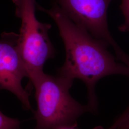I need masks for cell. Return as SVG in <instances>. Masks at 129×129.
Listing matches in <instances>:
<instances>
[{
	"label": "cell",
	"instance_id": "obj_10",
	"mask_svg": "<svg viewBox=\"0 0 129 129\" xmlns=\"http://www.w3.org/2000/svg\"><path fill=\"white\" fill-rule=\"evenodd\" d=\"M69 129V128H62V129Z\"/></svg>",
	"mask_w": 129,
	"mask_h": 129
},
{
	"label": "cell",
	"instance_id": "obj_4",
	"mask_svg": "<svg viewBox=\"0 0 129 129\" xmlns=\"http://www.w3.org/2000/svg\"><path fill=\"white\" fill-rule=\"evenodd\" d=\"M112 0H55L60 10L92 36L111 46L119 61L129 66V55L119 46L109 31L107 12Z\"/></svg>",
	"mask_w": 129,
	"mask_h": 129
},
{
	"label": "cell",
	"instance_id": "obj_2",
	"mask_svg": "<svg viewBox=\"0 0 129 129\" xmlns=\"http://www.w3.org/2000/svg\"><path fill=\"white\" fill-rule=\"evenodd\" d=\"M29 79L36 90L37 125L34 129H73L82 114L94 112L88 104L76 102L69 93L73 79L44 71L33 75Z\"/></svg>",
	"mask_w": 129,
	"mask_h": 129
},
{
	"label": "cell",
	"instance_id": "obj_7",
	"mask_svg": "<svg viewBox=\"0 0 129 129\" xmlns=\"http://www.w3.org/2000/svg\"><path fill=\"white\" fill-rule=\"evenodd\" d=\"M120 8L124 17V22L119 27L122 32H129V0H120Z\"/></svg>",
	"mask_w": 129,
	"mask_h": 129
},
{
	"label": "cell",
	"instance_id": "obj_5",
	"mask_svg": "<svg viewBox=\"0 0 129 129\" xmlns=\"http://www.w3.org/2000/svg\"><path fill=\"white\" fill-rule=\"evenodd\" d=\"M29 77L19 45V34L3 32L0 37V90L5 89L18 98L26 109H31L29 93L22 79Z\"/></svg>",
	"mask_w": 129,
	"mask_h": 129
},
{
	"label": "cell",
	"instance_id": "obj_3",
	"mask_svg": "<svg viewBox=\"0 0 129 129\" xmlns=\"http://www.w3.org/2000/svg\"><path fill=\"white\" fill-rule=\"evenodd\" d=\"M12 1L15 6V15L21 22L19 45L29 78L43 72L45 63L55 56L56 51L48 35L52 26L37 20L35 0Z\"/></svg>",
	"mask_w": 129,
	"mask_h": 129
},
{
	"label": "cell",
	"instance_id": "obj_8",
	"mask_svg": "<svg viewBox=\"0 0 129 129\" xmlns=\"http://www.w3.org/2000/svg\"><path fill=\"white\" fill-rule=\"evenodd\" d=\"M20 121L4 115L0 111V129H20Z\"/></svg>",
	"mask_w": 129,
	"mask_h": 129
},
{
	"label": "cell",
	"instance_id": "obj_9",
	"mask_svg": "<svg viewBox=\"0 0 129 129\" xmlns=\"http://www.w3.org/2000/svg\"><path fill=\"white\" fill-rule=\"evenodd\" d=\"M124 113H128L129 112V105L127 108V109L125 110L123 112Z\"/></svg>",
	"mask_w": 129,
	"mask_h": 129
},
{
	"label": "cell",
	"instance_id": "obj_6",
	"mask_svg": "<svg viewBox=\"0 0 129 129\" xmlns=\"http://www.w3.org/2000/svg\"><path fill=\"white\" fill-rule=\"evenodd\" d=\"M99 128V129H129V112H123L108 128H105L100 126Z\"/></svg>",
	"mask_w": 129,
	"mask_h": 129
},
{
	"label": "cell",
	"instance_id": "obj_1",
	"mask_svg": "<svg viewBox=\"0 0 129 129\" xmlns=\"http://www.w3.org/2000/svg\"><path fill=\"white\" fill-rule=\"evenodd\" d=\"M37 8L54 20L64 42L65 60L58 69L57 75L83 81L88 89V104L96 112L98 102L95 88L97 82L111 75L129 77V66L119 63L108 50V46L70 20L55 3L49 9L37 4Z\"/></svg>",
	"mask_w": 129,
	"mask_h": 129
}]
</instances>
